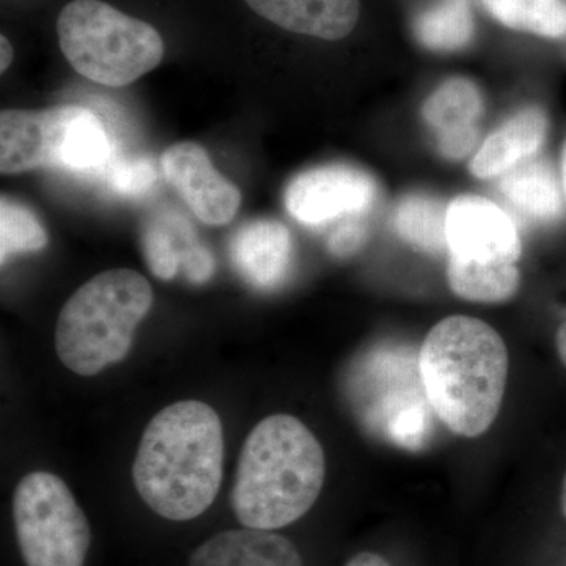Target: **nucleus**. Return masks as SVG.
<instances>
[{
    "label": "nucleus",
    "instance_id": "4",
    "mask_svg": "<svg viewBox=\"0 0 566 566\" xmlns=\"http://www.w3.org/2000/svg\"><path fill=\"white\" fill-rule=\"evenodd\" d=\"M153 305L150 282L133 270H111L84 283L63 305L55 352L73 374L95 376L122 363Z\"/></svg>",
    "mask_w": 566,
    "mask_h": 566
},
{
    "label": "nucleus",
    "instance_id": "26",
    "mask_svg": "<svg viewBox=\"0 0 566 566\" xmlns=\"http://www.w3.org/2000/svg\"><path fill=\"white\" fill-rule=\"evenodd\" d=\"M368 238V230L364 223L349 221L342 223L337 230L333 233L329 240V251L334 253L335 256H345L353 255L363 248L365 241Z\"/></svg>",
    "mask_w": 566,
    "mask_h": 566
},
{
    "label": "nucleus",
    "instance_id": "14",
    "mask_svg": "<svg viewBox=\"0 0 566 566\" xmlns=\"http://www.w3.org/2000/svg\"><path fill=\"white\" fill-rule=\"evenodd\" d=\"M264 20L285 31L323 40H342L356 28L359 0H245Z\"/></svg>",
    "mask_w": 566,
    "mask_h": 566
},
{
    "label": "nucleus",
    "instance_id": "7",
    "mask_svg": "<svg viewBox=\"0 0 566 566\" xmlns=\"http://www.w3.org/2000/svg\"><path fill=\"white\" fill-rule=\"evenodd\" d=\"M360 389L357 406L375 433L405 449L423 446L433 409L424 394L415 349L382 346L371 352L364 363Z\"/></svg>",
    "mask_w": 566,
    "mask_h": 566
},
{
    "label": "nucleus",
    "instance_id": "11",
    "mask_svg": "<svg viewBox=\"0 0 566 566\" xmlns=\"http://www.w3.org/2000/svg\"><path fill=\"white\" fill-rule=\"evenodd\" d=\"M164 175L193 214L208 226H223L237 214L241 192L212 167L210 156L193 142L167 148L161 158Z\"/></svg>",
    "mask_w": 566,
    "mask_h": 566
},
{
    "label": "nucleus",
    "instance_id": "12",
    "mask_svg": "<svg viewBox=\"0 0 566 566\" xmlns=\"http://www.w3.org/2000/svg\"><path fill=\"white\" fill-rule=\"evenodd\" d=\"M230 252L234 268L245 281L256 289H274L292 264V234L274 219H255L234 233Z\"/></svg>",
    "mask_w": 566,
    "mask_h": 566
},
{
    "label": "nucleus",
    "instance_id": "31",
    "mask_svg": "<svg viewBox=\"0 0 566 566\" xmlns=\"http://www.w3.org/2000/svg\"><path fill=\"white\" fill-rule=\"evenodd\" d=\"M562 177H564V186L566 192V144L564 148V155H562Z\"/></svg>",
    "mask_w": 566,
    "mask_h": 566
},
{
    "label": "nucleus",
    "instance_id": "24",
    "mask_svg": "<svg viewBox=\"0 0 566 566\" xmlns=\"http://www.w3.org/2000/svg\"><path fill=\"white\" fill-rule=\"evenodd\" d=\"M188 223L181 221H172L169 226L164 223H153L145 229L144 233V255L147 260L148 268L156 277L163 281H170L178 273L186 252L192 248H182L178 244V234Z\"/></svg>",
    "mask_w": 566,
    "mask_h": 566
},
{
    "label": "nucleus",
    "instance_id": "20",
    "mask_svg": "<svg viewBox=\"0 0 566 566\" xmlns=\"http://www.w3.org/2000/svg\"><path fill=\"white\" fill-rule=\"evenodd\" d=\"M415 32L417 40L428 50H461L474 35L469 0H441L417 18Z\"/></svg>",
    "mask_w": 566,
    "mask_h": 566
},
{
    "label": "nucleus",
    "instance_id": "32",
    "mask_svg": "<svg viewBox=\"0 0 566 566\" xmlns=\"http://www.w3.org/2000/svg\"><path fill=\"white\" fill-rule=\"evenodd\" d=\"M562 510H564V515L566 516V474L564 479V486H562Z\"/></svg>",
    "mask_w": 566,
    "mask_h": 566
},
{
    "label": "nucleus",
    "instance_id": "28",
    "mask_svg": "<svg viewBox=\"0 0 566 566\" xmlns=\"http://www.w3.org/2000/svg\"><path fill=\"white\" fill-rule=\"evenodd\" d=\"M345 566H392L385 557L375 553H360L354 556Z\"/></svg>",
    "mask_w": 566,
    "mask_h": 566
},
{
    "label": "nucleus",
    "instance_id": "30",
    "mask_svg": "<svg viewBox=\"0 0 566 566\" xmlns=\"http://www.w3.org/2000/svg\"><path fill=\"white\" fill-rule=\"evenodd\" d=\"M556 344L558 356L566 367V322L558 327Z\"/></svg>",
    "mask_w": 566,
    "mask_h": 566
},
{
    "label": "nucleus",
    "instance_id": "27",
    "mask_svg": "<svg viewBox=\"0 0 566 566\" xmlns=\"http://www.w3.org/2000/svg\"><path fill=\"white\" fill-rule=\"evenodd\" d=\"M181 266L185 268L186 277L193 283H203L214 273V259L211 252L202 244L196 243L186 252Z\"/></svg>",
    "mask_w": 566,
    "mask_h": 566
},
{
    "label": "nucleus",
    "instance_id": "5",
    "mask_svg": "<svg viewBox=\"0 0 566 566\" xmlns=\"http://www.w3.org/2000/svg\"><path fill=\"white\" fill-rule=\"evenodd\" d=\"M59 43L77 73L125 87L161 63L164 41L148 22L102 0H73L59 14Z\"/></svg>",
    "mask_w": 566,
    "mask_h": 566
},
{
    "label": "nucleus",
    "instance_id": "17",
    "mask_svg": "<svg viewBox=\"0 0 566 566\" xmlns=\"http://www.w3.org/2000/svg\"><path fill=\"white\" fill-rule=\"evenodd\" d=\"M447 279L457 296L474 303H504L520 289L515 264H480L449 256Z\"/></svg>",
    "mask_w": 566,
    "mask_h": 566
},
{
    "label": "nucleus",
    "instance_id": "8",
    "mask_svg": "<svg viewBox=\"0 0 566 566\" xmlns=\"http://www.w3.org/2000/svg\"><path fill=\"white\" fill-rule=\"evenodd\" d=\"M449 256L480 264H515L520 234L512 218L491 200L461 196L447 211Z\"/></svg>",
    "mask_w": 566,
    "mask_h": 566
},
{
    "label": "nucleus",
    "instance_id": "29",
    "mask_svg": "<svg viewBox=\"0 0 566 566\" xmlns=\"http://www.w3.org/2000/svg\"><path fill=\"white\" fill-rule=\"evenodd\" d=\"M0 54H2V59H0V70L6 71L9 69L11 61H13V48H11V43L7 40V36H0Z\"/></svg>",
    "mask_w": 566,
    "mask_h": 566
},
{
    "label": "nucleus",
    "instance_id": "25",
    "mask_svg": "<svg viewBox=\"0 0 566 566\" xmlns=\"http://www.w3.org/2000/svg\"><path fill=\"white\" fill-rule=\"evenodd\" d=\"M156 170L145 159L123 163L112 174V186L125 196H139L155 185Z\"/></svg>",
    "mask_w": 566,
    "mask_h": 566
},
{
    "label": "nucleus",
    "instance_id": "23",
    "mask_svg": "<svg viewBox=\"0 0 566 566\" xmlns=\"http://www.w3.org/2000/svg\"><path fill=\"white\" fill-rule=\"evenodd\" d=\"M48 234L36 216L24 205L3 196L0 202V255L6 263L17 253L39 252L46 248Z\"/></svg>",
    "mask_w": 566,
    "mask_h": 566
},
{
    "label": "nucleus",
    "instance_id": "6",
    "mask_svg": "<svg viewBox=\"0 0 566 566\" xmlns=\"http://www.w3.org/2000/svg\"><path fill=\"white\" fill-rule=\"evenodd\" d=\"M13 521L25 566H84L92 527L61 476L32 472L18 483Z\"/></svg>",
    "mask_w": 566,
    "mask_h": 566
},
{
    "label": "nucleus",
    "instance_id": "19",
    "mask_svg": "<svg viewBox=\"0 0 566 566\" xmlns=\"http://www.w3.org/2000/svg\"><path fill=\"white\" fill-rule=\"evenodd\" d=\"M482 114V95L471 81L444 82L423 104V118L433 126L438 137L476 128Z\"/></svg>",
    "mask_w": 566,
    "mask_h": 566
},
{
    "label": "nucleus",
    "instance_id": "22",
    "mask_svg": "<svg viewBox=\"0 0 566 566\" xmlns=\"http://www.w3.org/2000/svg\"><path fill=\"white\" fill-rule=\"evenodd\" d=\"M111 140L95 114L77 106L71 118L61 155V167L71 170H92L111 158Z\"/></svg>",
    "mask_w": 566,
    "mask_h": 566
},
{
    "label": "nucleus",
    "instance_id": "16",
    "mask_svg": "<svg viewBox=\"0 0 566 566\" xmlns=\"http://www.w3.org/2000/svg\"><path fill=\"white\" fill-rule=\"evenodd\" d=\"M502 196L521 214L551 221L562 211L560 192L549 164L526 159L502 175Z\"/></svg>",
    "mask_w": 566,
    "mask_h": 566
},
{
    "label": "nucleus",
    "instance_id": "3",
    "mask_svg": "<svg viewBox=\"0 0 566 566\" xmlns=\"http://www.w3.org/2000/svg\"><path fill=\"white\" fill-rule=\"evenodd\" d=\"M326 475L323 447L296 417H266L249 433L232 490L243 527L275 531L301 520L319 497Z\"/></svg>",
    "mask_w": 566,
    "mask_h": 566
},
{
    "label": "nucleus",
    "instance_id": "2",
    "mask_svg": "<svg viewBox=\"0 0 566 566\" xmlns=\"http://www.w3.org/2000/svg\"><path fill=\"white\" fill-rule=\"evenodd\" d=\"M509 349L490 324L455 315L436 324L419 353L431 409L455 434L485 433L501 411Z\"/></svg>",
    "mask_w": 566,
    "mask_h": 566
},
{
    "label": "nucleus",
    "instance_id": "1",
    "mask_svg": "<svg viewBox=\"0 0 566 566\" xmlns=\"http://www.w3.org/2000/svg\"><path fill=\"white\" fill-rule=\"evenodd\" d=\"M222 464L221 417L203 401H178L145 428L133 464L134 485L156 515L191 521L218 497Z\"/></svg>",
    "mask_w": 566,
    "mask_h": 566
},
{
    "label": "nucleus",
    "instance_id": "13",
    "mask_svg": "<svg viewBox=\"0 0 566 566\" xmlns=\"http://www.w3.org/2000/svg\"><path fill=\"white\" fill-rule=\"evenodd\" d=\"M189 566H304L300 551L285 536L263 528L219 532L197 547Z\"/></svg>",
    "mask_w": 566,
    "mask_h": 566
},
{
    "label": "nucleus",
    "instance_id": "15",
    "mask_svg": "<svg viewBox=\"0 0 566 566\" xmlns=\"http://www.w3.org/2000/svg\"><path fill=\"white\" fill-rule=\"evenodd\" d=\"M546 133L547 118L543 111L536 107L521 111L488 137L469 169L479 178L504 175L535 155L545 142Z\"/></svg>",
    "mask_w": 566,
    "mask_h": 566
},
{
    "label": "nucleus",
    "instance_id": "18",
    "mask_svg": "<svg viewBox=\"0 0 566 566\" xmlns=\"http://www.w3.org/2000/svg\"><path fill=\"white\" fill-rule=\"evenodd\" d=\"M447 211L449 207L434 197L411 193L405 197L395 211V230L419 251L442 253L447 244Z\"/></svg>",
    "mask_w": 566,
    "mask_h": 566
},
{
    "label": "nucleus",
    "instance_id": "10",
    "mask_svg": "<svg viewBox=\"0 0 566 566\" xmlns=\"http://www.w3.org/2000/svg\"><path fill=\"white\" fill-rule=\"evenodd\" d=\"M77 106L43 111L7 109L0 114V172L13 175L61 167L66 132Z\"/></svg>",
    "mask_w": 566,
    "mask_h": 566
},
{
    "label": "nucleus",
    "instance_id": "21",
    "mask_svg": "<svg viewBox=\"0 0 566 566\" xmlns=\"http://www.w3.org/2000/svg\"><path fill=\"white\" fill-rule=\"evenodd\" d=\"M488 11L506 28L558 39L566 33L564 0H483Z\"/></svg>",
    "mask_w": 566,
    "mask_h": 566
},
{
    "label": "nucleus",
    "instance_id": "9",
    "mask_svg": "<svg viewBox=\"0 0 566 566\" xmlns=\"http://www.w3.org/2000/svg\"><path fill=\"white\" fill-rule=\"evenodd\" d=\"M376 182L352 166H324L297 175L286 186L285 207L304 223H323L356 214L374 203Z\"/></svg>",
    "mask_w": 566,
    "mask_h": 566
}]
</instances>
